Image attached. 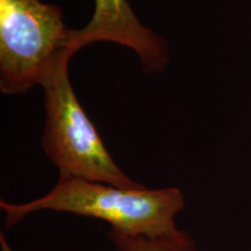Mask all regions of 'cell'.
<instances>
[{
    "label": "cell",
    "instance_id": "obj_1",
    "mask_svg": "<svg viewBox=\"0 0 251 251\" xmlns=\"http://www.w3.org/2000/svg\"><path fill=\"white\" fill-rule=\"evenodd\" d=\"M184 206V194L177 187L126 188L76 178L58 179L48 193L31 201H0L7 228L31 214L51 211L101 220L126 236L151 240L180 233L176 216Z\"/></svg>",
    "mask_w": 251,
    "mask_h": 251
},
{
    "label": "cell",
    "instance_id": "obj_2",
    "mask_svg": "<svg viewBox=\"0 0 251 251\" xmlns=\"http://www.w3.org/2000/svg\"><path fill=\"white\" fill-rule=\"evenodd\" d=\"M65 51L42 83L46 126L41 147L58 171V179H84L126 188L143 187L125 174L108 152L96 127L77 99Z\"/></svg>",
    "mask_w": 251,
    "mask_h": 251
},
{
    "label": "cell",
    "instance_id": "obj_3",
    "mask_svg": "<svg viewBox=\"0 0 251 251\" xmlns=\"http://www.w3.org/2000/svg\"><path fill=\"white\" fill-rule=\"evenodd\" d=\"M70 33L57 5L0 0V91L24 94L42 85L58 58L70 50Z\"/></svg>",
    "mask_w": 251,
    "mask_h": 251
},
{
    "label": "cell",
    "instance_id": "obj_4",
    "mask_svg": "<svg viewBox=\"0 0 251 251\" xmlns=\"http://www.w3.org/2000/svg\"><path fill=\"white\" fill-rule=\"evenodd\" d=\"M96 42H112L131 49L147 74L161 72L170 63L166 41L141 23L127 0H94L89 24L71 29L69 48L75 54Z\"/></svg>",
    "mask_w": 251,
    "mask_h": 251
},
{
    "label": "cell",
    "instance_id": "obj_5",
    "mask_svg": "<svg viewBox=\"0 0 251 251\" xmlns=\"http://www.w3.org/2000/svg\"><path fill=\"white\" fill-rule=\"evenodd\" d=\"M107 237L114 251H197L192 237L183 230L175 236L151 240L126 236L109 229Z\"/></svg>",
    "mask_w": 251,
    "mask_h": 251
},
{
    "label": "cell",
    "instance_id": "obj_6",
    "mask_svg": "<svg viewBox=\"0 0 251 251\" xmlns=\"http://www.w3.org/2000/svg\"><path fill=\"white\" fill-rule=\"evenodd\" d=\"M0 249H1V251H14L11 244L8 243L4 233H0Z\"/></svg>",
    "mask_w": 251,
    "mask_h": 251
}]
</instances>
